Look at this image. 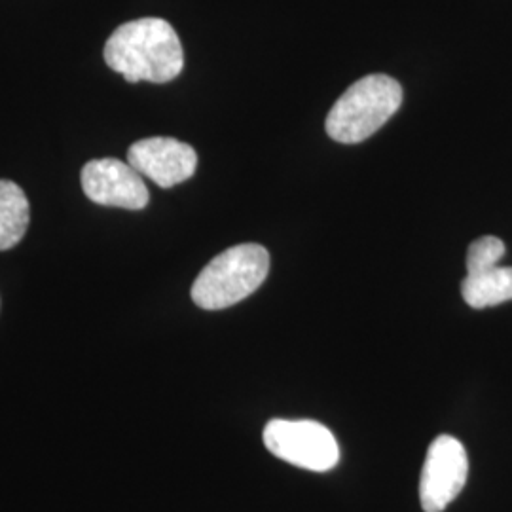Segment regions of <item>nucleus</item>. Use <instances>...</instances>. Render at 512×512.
Wrapping results in <instances>:
<instances>
[{
  "mask_svg": "<svg viewBox=\"0 0 512 512\" xmlns=\"http://www.w3.org/2000/svg\"><path fill=\"white\" fill-rule=\"evenodd\" d=\"M31 207L25 192L12 181H0V251L16 247L25 236Z\"/></svg>",
  "mask_w": 512,
  "mask_h": 512,
  "instance_id": "1a4fd4ad",
  "label": "nucleus"
},
{
  "mask_svg": "<svg viewBox=\"0 0 512 512\" xmlns=\"http://www.w3.org/2000/svg\"><path fill=\"white\" fill-rule=\"evenodd\" d=\"M403 88L387 74H368L351 84L330 109L325 129L342 145L363 143L401 109Z\"/></svg>",
  "mask_w": 512,
  "mask_h": 512,
  "instance_id": "f03ea898",
  "label": "nucleus"
},
{
  "mask_svg": "<svg viewBox=\"0 0 512 512\" xmlns=\"http://www.w3.org/2000/svg\"><path fill=\"white\" fill-rule=\"evenodd\" d=\"M469 459L456 437L440 435L431 442L423 463L420 501L425 512H442L465 488Z\"/></svg>",
  "mask_w": 512,
  "mask_h": 512,
  "instance_id": "39448f33",
  "label": "nucleus"
},
{
  "mask_svg": "<svg viewBox=\"0 0 512 512\" xmlns=\"http://www.w3.org/2000/svg\"><path fill=\"white\" fill-rule=\"evenodd\" d=\"M264 444L275 458L315 473L330 471L340 461L336 437L317 421H268Z\"/></svg>",
  "mask_w": 512,
  "mask_h": 512,
  "instance_id": "20e7f679",
  "label": "nucleus"
},
{
  "mask_svg": "<svg viewBox=\"0 0 512 512\" xmlns=\"http://www.w3.org/2000/svg\"><path fill=\"white\" fill-rule=\"evenodd\" d=\"M505 253H507L505 243L495 236L476 239L471 243L467 253V274H478L494 268Z\"/></svg>",
  "mask_w": 512,
  "mask_h": 512,
  "instance_id": "9d476101",
  "label": "nucleus"
},
{
  "mask_svg": "<svg viewBox=\"0 0 512 512\" xmlns=\"http://www.w3.org/2000/svg\"><path fill=\"white\" fill-rule=\"evenodd\" d=\"M105 61L128 82L165 84L183 73L181 38L171 23L143 18L120 25L105 44Z\"/></svg>",
  "mask_w": 512,
  "mask_h": 512,
  "instance_id": "f257e3e1",
  "label": "nucleus"
},
{
  "mask_svg": "<svg viewBox=\"0 0 512 512\" xmlns=\"http://www.w3.org/2000/svg\"><path fill=\"white\" fill-rule=\"evenodd\" d=\"M461 296L475 310L509 302L512 300V268L494 266L478 274H467L461 283Z\"/></svg>",
  "mask_w": 512,
  "mask_h": 512,
  "instance_id": "6e6552de",
  "label": "nucleus"
},
{
  "mask_svg": "<svg viewBox=\"0 0 512 512\" xmlns=\"http://www.w3.org/2000/svg\"><path fill=\"white\" fill-rule=\"evenodd\" d=\"M128 164L152 183L173 188L196 173L198 154L173 137H150L129 147Z\"/></svg>",
  "mask_w": 512,
  "mask_h": 512,
  "instance_id": "0eeeda50",
  "label": "nucleus"
},
{
  "mask_svg": "<svg viewBox=\"0 0 512 512\" xmlns=\"http://www.w3.org/2000/svg\"><path fill=\"white\" fill-rule=\"evenodd\" d=\"M80 181L84 194L97 205L141 211L150 200L143 177L128 162L116 158L88 162L82 167Z\"/></svg>",
  "mask_w": 512,
  "mask_h": 512,
  "instance_id": "423d86ee",
  "label": "nucleus"
},
{
  "mask_svg": "<svg viewBox=\"0 0 512 512\" xmlns=\"http://www.w3.org/2000/svg\"><path fill=\"white\" fill-rule=\"evenodd\" d=\"M270 272V255L262 245L243 243L215 256L192 285V300L202 310L236 306L255 293Z\"/></svg>",
  "mask_w": 512,
  "mask_h": 512,
  "instance_id": "7ed1b4c3",
  "label": "nucleus"
}]
</instances>
